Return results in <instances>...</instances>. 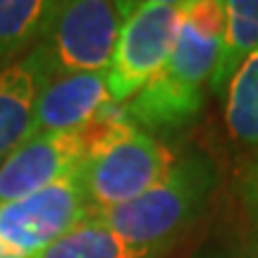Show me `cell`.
Here are the masks:
<instances>
[{
    "instance_id": "1",
    "label": "cell",
    "mask_w": 258,
    "mask_h": 258,
    "mask_svg": "<svg viewBox=\"0 0 258 258\" xmlns=\"http://www.w3.org/2000/svg\"><path fill=\"white\" fill-rule=\"evenodd\" d=\"M222 29L220 0H184L179 31L165 64L127 103L134 127L146 134H170L196 122L203 110V89L218 60Z\"/></svg>"
},
{
    "instance_id": "2",
    "label": "cell",
    "mask_w": 258,
    "mask_h": 258,
    "mask_svg": "<svg viewBox=\"0 0 258 258\" xmlns=\"http://www.w3.org/2000/svg\"><path fill=\"white\" fill-rule=\"evenodd\" d=\"M218 184L215 163L206 153L191 151L177 158L165 177L148 191L93 215L129 244L163 251L199 220Z\"/></svg>"
},
{
    "instance_id": "3",
    "label": "cell",
    "mask_w": 258,
    "mask_h": 258,
    "mask_svg": "<svg viewBox=\"0 0 258 258\" xmlns=\"http://www.w3.org/2000/svg\"><path fill=\"white\" fill-rule=\"evenodd\" d=\"M134 5L127 0L57 3L41 43L31 48L48 82L64 74L105 72Z\"/></svg>"
},
{
    "instance_id": "4",
    "label": "cell",
    "mask_w": 258,
    "mask_h": 258,
    "mask_svg": "<svg viewBox=\"0 0 258 258\" xmlns=\"http://www.w3.org/2000/svg\"><path fill=\"white\" fill-rule=\"evenodd\" d=\"M127 124H132L127 108L120 103H105L79 129L27 139L0 163V206L19 201L77 172L103 139Z\"/></svg>"
},
{
    "instance_id": "5",
    "label": "cell",
    "mask_w": 258,
    "mask_h": 258,
    "mask_svg": "<svg viewBox=\"0 0 258 258\" xmlns=\"http://www.w3.org/2000/svg\"><path fill=\"white\" fill-rule=\"evenodd\" d=\"M175 151L144 129L127 124L105 137L79 167L93 213L132 201L158 184L175 165Z\"/></svg>"
},
{
    "instance_id": "6",
    "label": "cell",
    "mask_w": 258,
    "mask_h": 258,
    "mask_svg": "<svg viewBox=\"0 0 258 258\" xmlns=\"http://www.w3.org/2000/svg\"><path fill=\"white\" fill-rule=\"evenodd\" d=\"M182 12L184 0H146L134 5L105 70L112 103L134 98L160 72L175 46Z\"/></svg>"
},
{
    "instance_id": "7",
    "label": "cell",
    "mask_w": 258,
    "mask_h": 258,
    "mask_svg": "<svg viewBox=\"0 0 258 258\" xmlns=\"http://www.w3.org/2000/svg\"><path fill=\"white\" fill-rule=\"evenodd\" d=\"M77 172L0 206V241L17 258H31L93 215Z\"/></svg>"
},
{
    "instance_id": "8",
    "label": "cell",
    "mask_w": 258,
    "mask_h": 258,
    "mask_svg": "<svg viewBox=\"0 0 258 258\" xmlns=\"http://www.w3.org/2000/svg\"><path fill=\"white\" fill-rule=\"evenodd\" d=\"M105 103H110L105 72L55 77L38 93L24 141L38 137V134L79 129L82 124L91 120Z\"/></svg>"
},
{
    "instance_id": "9",
    "label": "cell",
    "mask_w": 258,
    "mask_h": 258,
    "mask_svg": "<svg viewBox=\"0 0 258 258\" xmlns=\"http://www.w3.org/2000/svg\"><path fill=\"white\" fill-rule=\"evenodd\" d=\"M203 258H258V148L244 153L232 170L222 230Z\"/></svg>"
},
{
    "instance_id": "10",
    "label": "cell",
    "mask_w": 258,
    "mask_h": 258,
    "mask_svg": "<svg viewBox=\"0 0 258 258\" xmlns=\"http://www.w3.org/2000/svg\"><path fill=\"white\" fill-rule=\"evenodd\" d=\"M46 84L48 77L34 50L0 64V160L24 141L36 98Z\"/></svg>"
},
{
    "instance_id": "11",
    "label": "cell",
    "mask_w": 258,
    "mask_h": 258,
    "mask_svg": "<svg viewBox=\"0 0 258 258\" xmlns=\"http://www.w3.org/2000/svg\"><path fill=\"white\" fill-rule=\"evenodd\" d=\"M225 29L218 60L211 74L213 93L225 96V89L241 62L258 50V0H225Z\"/></svg>"
},
{
    "instance_id": "12",
    "label": "cell",
    "mask_w": 258,
    "mask_h": 258,
    "mask_svg": "<svg viewBox=\"0 0 258 258\" xmlns=\"http://www.w3.org/2000/svg\"><path fill=\"white\" fill-rule=\"evenodd\" d=\"M163 251L134 246L91 215L62 239L53 241L31 258H158Z\"/></svg>"
},
{
    "instance_id": "13",
    "label": "cell",
    "mask_w": 258,
    "mask_h": 258,
    "mask_svg": "<svg viewBox=\"0 0 258 258\" xmlns=\"http://www.w3.org/2000/svg\"><path fill=\"white\" fill-rule=\"evenodd\" d=\"M55 8V0H0V64L41 43Z\"/></svg>"
},
{
    "instance_id": "14",
    "label": "cell",
    "mask_w": 258,
    "mask_h": 258,
    "mask_svg": "<svg viewBox=\"0 0 258 258\" xmlns=\"http://www.w3.org/2000/svg\"><path fill=\"white\" fill-rule=\"evenodd\" d=\"M225 124L232 139L258 148V50L241 62L225 89Z\"/></svg>"
},
{
    "instance_id": "15",
    "label": "cell",
    "mask_w": 258,
    "mask_h": 258,
    "mask_svg": "<svg viewBox=\"0 0 258 258\" xmlns=\"http://www.w3.org/2000/svg\"><path fill=\"white\" fill-rule=\"evenodd\" d=\"M0 258H17V256H15V253H12V251H10L3 241H0Z\"/></svg>"
}]
</instances>
